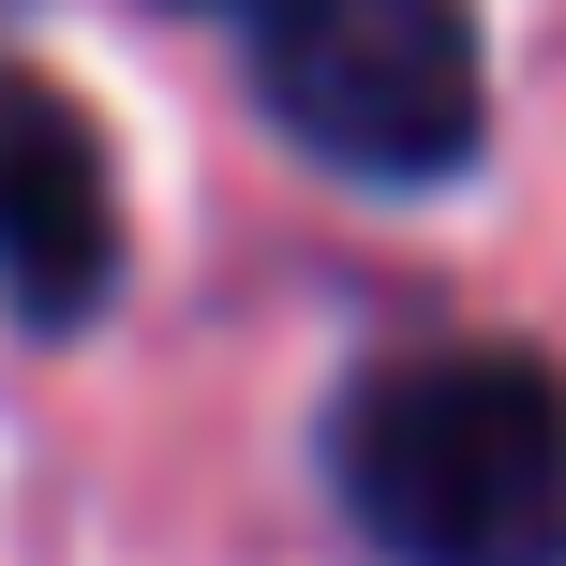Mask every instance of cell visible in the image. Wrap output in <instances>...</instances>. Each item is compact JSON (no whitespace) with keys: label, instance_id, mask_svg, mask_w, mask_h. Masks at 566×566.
Returning a JSON list of instances; mask_svg holds the SVG:
<instances>
[{"label":"cell","instance_id":"4","mask_svg":"<svg viewBox=\"0 0 566 566\" xmlns=\"http://www.w3.org/2000/svg\"><path fill=\"white\" fill-rule=\"evenodd\" d=\"M195 15H239V0H195Z\"/></svg>","mask_w":566,"mask_h":566},{"label":"cell","instance_id":"2","mask_svg":"<svg viewBox=\"0 0 566 566\" xmlns=\"http://www.w3.org/2000/svg\"><path fill=\"white\" fill-rule=\"evenodd\" d=\"M254 105L328 179L432 195L492 149V45L478 0H239Z\"/></svg>","mask_w":566,"mask_h":566},{"label":"cell","instance_id":"3","mask_svg":"<svg viewBox=\"0 0 566 566\" xmlns=\"http://www.w3.org/2000/svg\"><path fill=\"white\" fill-rule=\"evenodd\" d=\"M119 298V165L60 75L0 60V313L15 328H90Z\"/></svg>","mask_w":566,"mask_h":566},{"label":"cell","instance_id":"1","mask_svg":"<svg viewBox=\"0 0 566 566\" xmlns=\"http://www.w3.org/2000/svg\"><path fill=\"white\" fill-rule=\"evenodd\" d=\"M328 492L388 566H566V373L537 343L373 358L328 418Z\"/></svg>","mask_w":566,"mask_h":566}]
</instances>
